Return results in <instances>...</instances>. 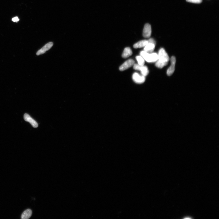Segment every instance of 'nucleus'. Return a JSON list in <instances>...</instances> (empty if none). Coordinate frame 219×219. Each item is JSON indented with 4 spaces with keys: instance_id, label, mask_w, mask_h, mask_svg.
I'll list each match as a JSON object with an SVG mask.
<instances>
[{
    "instance_id": "obj_1",
    "label": "nucleus",
    "mask_w": 219,
    "mask_h": 219,
    "mask_svg": "<svg viewBox=\"0 0 219 219\" xmlns=\"http://www.w3.org/2000/svg\"><path fill=\"white\" fill-rule=\"evenodd\" d=\"M140 54L144 59L149 63L155 62L158 59V55L156 53H149L144 51L141 52Z\"/></svg>"
},
{
    "instance_id": "obj_2",
    "label": "nucleus",
    "mask_w": 219,
    "mask_h": 219,
    "mask_svg": "<svg viewBox=\"0 0 219 219\" xmlns=\"http://www.w3.org/2000/svg\"><path fill=\"white\" fill-rule=\"evenodd\" d=\"M158 55V61L162 63H168L169 58L167 52L163 48L160 49Z\"/></svg>"
},
{
    "instance_id": "obj_3",
    "label": "nucleus",
    "mask_w": 219,
    "mask_h": 219,
    "mask_svg": "<svg viewBox=\"0 0 219 219\" xmlns=\"http://www.w3.org/2000/svg\"><path fill=\"white\" fill-rule=\"evenodd\" d=\"M133 68L136 70L141 71V74L145 76L148 75L149 73L148 68L146 66H141L139 64H135L133 65Z\"/></svg>"
},
{
    "instance_id": "obj_4",
    "label": "nucleus",
    "mask_w": 219,
    "mask_h": 219,
    "mask_svg": "<svg viewBox=\"0 0 219 219\" xmlns=\"http://www.w3.org/2000/svg\"><path fill=\"white\" fill-rule=\"evenodd\" d=\"M171 65L167 71V74L168 76H171L174 72L175 66L176 63V59L174 56H172L171 58Z\"/></svg>"
},
{
    "instance_id": "obj_5",
    "label": "nucleus",
    "mask_w": 219,
    "mask_h": 219,
    "mask_svg": "<svg viewBox=\"0 0 219 219\" xmlns=\"http://www.w3.org/2000/svg\"><path fill=\"white\" fill-rule=\"evenodd\" d=\"M133 79L134 81L138 84H141L144 83L146 80L145 76H141L138 73H136L133 74Z\"/></svg>"
},
{
    "instance_id": "obj_6",
    "label": "nucleus",
    "mask_w": 219,
    "mask_h": 219,
    "mask_svg": "<svg viewBox=\"0 0 219 219\" xmlns=\"http://www.w3.org/2000/svg\"><path fill=\"white\" fill-rule=\"evenodd\" d=\"M135 61L132 59H129L126 61L119 67L120 70L123 71L132 67L135 64Z\"/></svg>"
},
{
    "instance_id": "obj_7",
    "label": "nucleus",
    "mask_w": 219,
    "mask_h": 219,
    "mask_svg": "<svg viewBox=\"0 0 219 219\" xmlns=\"http://www.w3.org/2000/svg\"><path fill=\"white\" fill-rule=\"evenodd\" d=\"M151 33V27L150 24L148 23L145 24L143 31V36L145 38L150 37Z\"/></svg>"
},
{
    "instance_id": "obj_8",
    "label": "nucleus",
    "mask_w": 219,
    "mask_h": 219,
    "mask_svg": "<svg viewBox=\"0 0 219 219\" xmlns=\"http://www.w3.org/2000/svg\"><path fill=\"white\" fill-rule=\"evenodd\" d=\"M53 43L51 42L47 43L42 48H41L40 50L38 51L36 54L37 56H39L41 54H44L47 51L50 50L52 48L53 46Z\"/></svg>"
},
{
    "instance_id": "obj_9",
    "label": "nucleus",
    "mask_w": 219,
    "mask_h": 219,
    "mask_svg": "<svg viewBox=\"0 0 219 219\" xmlns=\"http://www.w3.org/2000/svg\"><path fill=\"white\" fill-rule=\"evenodd\" d=\"M24 119L26 121L29 122L33 127L36 128L38 126V124L37 122L34 119L31 118L29 114H24Z\"/></svg>"
},
{
    "instance_id": "obj_10",
    "label": "nucleus",
    "mask_w": 219,
    "mask_h": 219,
    "mask_svg": "<svg viewBox=\"0 0 219 219\" xmlns=\"http://www.w3.org/2000/svg\"><path fill=\"white\" fill-rule=\"evenodd\" d=\"M155 45L152 43H148L144 48V51L149 53H152L154 50Z\"/></svg>"
},
{
    "instance_id": "obj_11",
    "label": "nucleus",
    "mask_w": 219,
    "mask_h": 219,
    "mask_svg": "<svg viewBox=\"0 0 219 219\" xmlns=\"http://www.w3.org/2000/svg\"><path fill=\"white\" fill-rule=\"evenodd\" d=\"M148 43V40H143L139 41L134 45L133 47L135 48H143L146 46Z\"/></svg>"
},
{
    "instance_id": "obj_12",
    "label": "nucleus",
    "mask_w": 219,
    "mask_h": 219,
    "mask_svg": "<svg viewBox=\"0 0 219 219\" xmlns=\"http://www.w3.org/2000/svg\"><path fill=\"white\" fill-rule=\"evenodd\" d=\"M32 214V211L31 209H28L23 213L21 218L22 219H28L30 218Z\"/></svg>"
},
{
    "instance_id": "obj_13",
    "label": "nucleus",
    "mask_w": 219,
    "mask_h": 219,
    "mask_svg": "<svg viewBox=\"0 0 219 219\" xmlns=\"http://www.w3.org/2000/svg\"><path fill=\"white\" fill-rule=\"evenodd\" d=\"M133 54L132 51L129 47H127L124 49L122 54V57L124 58H128Z\"/></svg>"
},
{
    "instance_id": "obj_14",
    "label": "nucleus",
    "mask_w": 219,
    "mask_h": 219,
    "mask_svg": "<svg viewBox=\"0 0 219 219\" xmlns=\"http://www.w3.org/2000/svg\"><path fill=\"white\" fill-rule=\"evenodd\" d=\"M139 65L141 66L144 65L145 60L141 56H138L136 57Z\"/></svg>"
},
{
    "instance_id": "obj_15",
    "label": "nucleus",
    "mask_w": 219,
    "mask_h": 219,
    "mask_svg": "<svg viewBox=\"0 0 219 219\" xmlns=\"http://www.w3.org/2000/svg\"><path fill=\"white\" fill-rule=\"evenodd\" d=\"M168 63H162L157 61L155 64V65L156 67L159 68L161 69L165 66L167 65Z\"/></svg>"
},
{
    "instance_id": "obj_16",
    "label": "nucleus",
    "mask_w": 219,
    "mask_h": 219,
    "mask_svg": "<svg viewBox=\"0 0 219 219\" xmlns=\"http://www.w3.org/2000/svg\"><path fill=\"white\" fill-rule=\"evenodd\" d=\"M186 1L188 2L194 3H200L201 2L202 0H186Z\"/></svg>"
},
{
    "instance_id": "obj_17",
    "label": "nucleus",
    "mask_w": 219,
    "mask_h": 219,
    "mask_svg": "<svg viewBox=\"0 0 219 219\" xmlns=\"http://www.w3.org/2000/svg\"><path fill=\"white\" fill-rule=\"evenodd\" d=\"M148 41V43H152L156 45V42L155 40L154 39L151 38Z\"/></svg>"
},
{
    "instance_id": "obj_18",
    "label": "nucleus",
    "mask_w": 219,
    "mask_h": 219,
    "mask_svg": "<svg viewBox=\"0 0 219 219\" xmlns=\"http://www.w3.org/2000/svg\"><path fill=\"white\" fill-rule=\"evenodd\" d=\"M12 20L14 22H17L19 21V19L18 18V17H16L13 18L12 19Z\"/></svg>"
}]
</instances>
